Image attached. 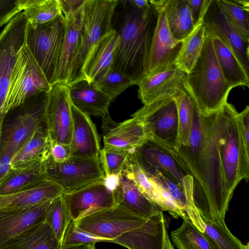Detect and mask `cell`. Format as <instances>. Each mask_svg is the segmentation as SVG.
<instances>
[{
	"instance_id": "6da1fadb",
	"label": "cell",
	"mask_w": 249,
	"mask_h": 249,
	"mask_svg": "<svg viewBox=\"0 0 249 249\" xmlns=\"http://www.w3.org/2000/svg\"><path fill=\"white\" fill-rule=\"evenodd\" d=\"M215 117V112L195 117L188 144L176 151L193 177V199L201 219L223 223L231 198L222 176Z\"/></svg>"
},
{
	"instance_id": "7a4b0ae2",
	"label": "cell",
	"mask_w": 249,
	"mask_h": 249,
	"mask_svg": "<svg viewBox=\"0 0 249 249\" xmlns=\"http://www.w3.org/2000/svg\"><path fill=\"white\" fill-rule=\"evenodd\" d=\"M120 2L122 8L121 20L119 28L115 29L119 35V42L111 68L137 85L146 75L158 11L151 4L146 9L140 10L129 0Z\"/></svg>"
},
{
	"instance_id": "3957f363",
	"label": "cell",
	"mask_w": 249,
	"mask_h": 249,
	"mask_svg": "<svg viewBox=\"0 0 249 249\" xmlns=\"http://www.w3.org/2000/svg\"><path fill=\"white\" fill-rule=\"evenodd\" d=\"M215 131L225 188L231 199L242 180L249 178V150L240 129L239 113L227 102L215 112Z\"/></svg>"
},
{
	"instance_id": "277c9868",
	"label": "cell",
	"mask_w": 249,
	"mask_h": 249,
	"mask_svg": "<svg viewBox=\"0 0 249 249\" xmlns=\"http://www.w3.org/2000/svg\"><path fill=\"white\" fill-rule=\"evenodd\" d=\"M185 86L201 115L219 110L227 102L229 94L233 89L221 71L210 33L206 28L201 52L193 67L186 74Z\"/></svg>"
},
{
	"instance_id": "5b68a950",
	"label": "cell",
	"mask_w": 249,
	"mask_h": 249,
	"mask_svg": "<svg viewBox=\"0 0 249 249\" xmlns=\"http://www.w3.org/2000/svg\"><path fill=\"white\" fill-rule=\"evenodd\" d=\"M117 0H85L78 53L72 63L68 86L83 80V70L93 46L112 27Z\"/></svg>"
},
{
	"instance_id": "8992f818",
	"label": "cell",
	"mask_w": 249,
	"mask_h": 249,
	"mask_svg": "<svg viewBox=\"0 0 249 249\" xmlns=\"http://www.w3.org/2000/svg\"><path fill=\"white\" fill-rule=\"evenodd\" d=\"M44 73L25 44L18 51L11 72L7 94L2 107L6 115L27 99L51 89Z\"/></svg>"
},
{
	"instance_id": "52a82bcc",
	"label": "cell",
	"mask_w": 249,
	"mask_h": 249,
	"mask_svg": "<svg viewBox=\"0 0 249 249\" xmlns=\"http://www.w3.org/2000/svg\"><path fill=\"white\" fill-rule=\"evenodd\" d=\"M65 30L63 13L46 23L28 22L26 28L25 44L52 86Z\"/></svg>"
},
{
	"instance_id": "ba28073f",
	"label": "cell",
	"mask_w": 249,
	"mask_h": 249,
	"mask_svg": "<svg viewBox=\"0 0 249 249\" xmlns=\"http://www.w3.org/2000/svg\"><path fill=\"white\" fill-rule=\"evenodd\" d=\"M47 93H38L17 107L18 112L12 122L2 130L0 155L9 153L14 156L30 140L44 122Z\"/></svg>"
},
{
	"instance_id": "9c48e42d",
	"label": "cell",
	"mask_w": 249,
	"mask_h": 249,
	"mask_svg": "<svg viewBox=\"0 0 249 249\" xmlns=\"http://www.w3.org/2000/svg\"><path fill=\"white\" fill-rule=\"evenodd\" d=\"M131 116L141 122L149 138L176 151L178 120L174 99L166 98L143 105Z\"/></svg>"
},
{
	"instance_id": "30bf717a",
	"label": "cell",
	"mask_w": 249,
	"mask_h": 249,
	"mask_svg": "<svg viewBox=\"0 0 249 249\" xmlns=\"http://www.w3.org/2000/svg\"><path fill=\"white\" fill-rule=\"evenodd\" d=\"M143 172L156 171L165 174L183 188V179L191 175L175 150L149 138L129 152Z\"/></svg>"
},
{
	"instance_id": "8fae6325",
	"label": "cell",
	"mask_w": 249,
	"mask_h": 249,
	"mask_svg": "<svg viewBox=\"0 0 249 249\" xmlns=\"http://www.w3.org/2000/svg\"><path fill=\"white\" fill-rule=\"evenodd\" d=\"M47 177L64 190V192L79 189L94 182L105 179L99 159L71 156L65 161L47 160Z\"/></svg>"
},
{
	"instance_id": "7c38bea8",
	"label": "cell",
	"mask_w": 249,
	"mask_h": 249,
	"mask_svg": "<svg viewBox=\"0 0 249 249\" xmlns=\"http://www.w3.org/2000/svg\"><path fill=\"white\" fill-rule=\"evenodd\" d=\"M148 218L136 216L116 204L74 221L80 229L111 242L123 233L142 226Z\"/></svg>"
},
{
	"instance_id": "4fadbf2b",
	"label": "cell",
	"mask_w": 249,
	"mask_h": 249,
	"mask_svg": "<svg viewBox=\"0 0 249 249\" xmlns=\"http://www.w3.org/2000/svg\"><path fill=\"white\" fill-rule=\"evenodd\" d=\"M44 122L51 141L70 145L73 120L68 86L53 84L47 93Z\"/></svg>"
},
{
	"instance_id": "5bb4252c",
	"label": "cell",
	"mask_w": 249,
	"mask_h": 249,
	"mask_svg": "<svg viewBox=\"0 0 249 249\" xmlns=\"http://www.w3.org/2000/svg\"><path fill=\"white\" fill-rule=\"evenodd\" d=\"M149 1L158 11V16L145 76L158 73L175 66L183 43V41L176 39L171 33L164 11L157 0Z\"/></svg>"
},
{
	"instance_id": "9a60e30c",
	"label": "cell",
	"mask_w": 249,
	"mask_h": 249,
	"mask_svg": "<svg viewBox=\"0 0 249 249\" xmlns=\"http://www.w3.org/2000/svg\"><path fill=\"white\" fill-rule=\"evenodd\" d=\"M63 196L73 221L116 204L114 191L106 185L105 179L74 191L64 192Z\"/></svg>"
},
{
	"instance_id": "2e32d148",
	"label": "cell",
	"mask_w": 249,
	"mask_h": 249,
	"mask_svg": "<svg viewBox=\"0 0 249 249\" xmlns=\"http://www.w3.org/2000/svg\"><path fill=\"white\" fill-rule=\"evenodd\" d=\"M186 74L175 65L167 71L145 76L137 85L138 98L143 105L174 99L185 89Z\"/></svg>"
},
{
	"instance_id": "e0dca14e",
	"label": "cell",
	"mask_w": 249,
	"mask_h": 249,
	"mask_svg": "<svg viewBox=\"0 0 249 249\" xmlns=\"http://www.w3.org/2000/svg\"><path fill=\"white\" fill-rule=\"evenodd\" d=\"M102 130L104 148L112 150L129 152L149 138L142 124L133 117L118 123L107 115L103 118Z\"/></svg>"
},
{
	"instance_id": "ac0fdd59",
	"label": "cell",
	"mask_w": 249,
	"mask_h": 249,
	"mask_svg": "<svg viewBox=\"0 0 249 249\" xmlns=\"http://www.w3.org/2000/svg\"><path fill=\"white\" fill-rule=\"evenodd\" d=\"M83 4L75 11L62 13L65 22V34L53 85L60 84L68 86L71 66L79 47Z\"/></svg>"
},
{
	"instance_id": "d6986e66",
	"label": "cell",
	"mask_w": 249,
	"mask_h": 249,
	"mask_svg": "<svg viewBox=\"0 0 249 249\" xmlns=\"http://www.w3.org/2000/svg\"><path fill=\"white\" fill-rule=\"evenodd\" d=\"M52 201L25 208H0V249L28 228L43 222Z\"/></svg>"
},
{
	"instance_id": "ffe728a7",
	"label": "cell",
	"mask_w": 249,
	"mask_h": 249,
	"mask_svg": "<svg viewBox=\"0 0 249 249\" xmlns=\"http://www.w3.org/2000/svg\"><path fill=\"white\" fill-rule=\"evenodd\" d=\"M163 212L158 211L142 226L123 233L111 243L128 249H164L167 230Z\"/></svg>"
},
{
	"instance_id": "44dd1931",
	"label": "cell",
	"mask_w": 249,
	"mask_h": 249,
	"mask_svg": "<svg viewBox=\"0 0 249 249\" xmlns=\"http://www.w3.org/2000/svg\"><path fill=\"white\" fill-rule=\"evenodd\" d=\"M204 23L219 36L249 75V42L244 39L231 25L215 0H212L205 15Z\"/></svg>"
},
{
	"instance_id": "7402d4cb",
	"label": "cell",
	"mask_w": 249,
	"mask_h": 249,
	"mask_svg": "<svg viewBox=\"0 0 249 249\" xmlns=\"http://www.w3.org/2000/svg\"><path fill=\"white\" fill-rule=\"evenodd\" d=\"M73 129L70 143L71 156L99 159L101 147L100 137L89 116L71 103Z\"/></svg>"
},
{
	"instance_id": "603a6c76",
	"label": "cell",
	"mask_w": 249,
	"mask_h": 249,
	"mask_svg": "<svg viewBox=\"0 0 249 249\" xmlns=\"http://www.w3.org/2000/svg\"><path fill=\"white\" fill-rule=\"evenodd\" d=\"M64 192L53 180L46 178L13 194L0 196V208H25L53 200Z\"/></svg>"
},
{
	"instance_id": "cb8c5ba5",
	"label": "cell",
	"mask_w": 249,
	"mask_h": 249,
	"mask_svg": "<svg viewBox=\"0 0 249 249\" xmlns=\"http://www.w3.org/2000/svg\"><path fill=\"white\" fill-rule=\"evenodd\" d=\"M114 191L116 204L136 216L147 218L162 211L142 193L125 167L119 176Z\"/></svg>"
},
{
	"instance_id": "d4e9b609",
	"label": "cell",
	"mask_w": 249,
	"mask_h": 249,
	"mask_svg": "<svg viewBox=\"0 0 249 249\" xmlns=\"http://www.w3.org/2000/svg\"><path fill=\"white\" fill-rule=\"evenodd\" d=\"M68 87L71 103L82 112L103 118L108 115V107L113 100L92 82L83 80Z\"/></svg>"
},
{
	"instance_id": "484cf974",
	"label": "cell",
	"mask_w": 249,
	"mask_h": 249,
	"mask_svg": "<svg viewBox=\"0 0 249 249\" xmlns=\"http://www.w3.org/2000/svg\"><path fill=\"white\" fill-rule=\"evenodd\" d=\"M119 35L112 28L103 36L90 51L83 70V79L92 83L100 74L112 68Z\"/></svg>"
},
{
	"instance_id": "4316f807",
	"label": "cell",
	"mask_w": 249,
	"mask_h": 249,
	"mask_svg": "<svg viewBox=\"0 0 249 249\" xmlns=\"http://www.w3.org/2000/svg\"><path fill=\"white\" fill-rule=\"evenodd\" d=\"M205 27L210 33L215 56L225 80L232 88L242 86L249 88V75L236 56L213 30Z\"/></svg>"
},
{
	"instance_id": "83f0119b",
	"label": "cell",
	"mask_w": 249,
	"mask_h": 249,
	"mask_svg": "<svg viewBox=\"0 0 249 249\" xmlns=\"http://www.w3.org/2000/svg\"><path fill=\"white\" fill-rule=\"evenodd\" d=\"M59 241L44 221L28 228L10 240L2 249H60Z\"/></svg>"
},
{
	"instance_id": "f1b7e54d",
	"label": "cell",
	"mask_w": 249,
	"mask_h": 249,
	"mask_svg": "<svg viewBox=\"0 0 249 249\" xmlns=\"http://www.w3.org/2000/svg\"><path fill=\"white\" fill-rule=\"evenodd\" d=\"M163 9L169 29L178 40L183 41L195 28L188 0H157Z\"/></svg>"
},
{
	"instance_id": "f546056e",
	"label": "cell",
	"mask_w": 249,
	"mask_h": 249,
	"mask_svg": "<svg viewBox=\"0 0 249 249\" xmlns=\"http://www.w3.org/2000/svg\"><path fill=\"white\" fill-rule=\"evenodd\" d=\"M51 140L45 125L38 128L30 140L13 156L11 168L30 165L48 160Z\"/></svg>"
},
{
	"instance_id": "4dcf8cb0",
	"label": "cell",
	"mask_w": 249,
	"mask_h": 249,
	"mask_svg": "<svg viewBox=\"0 0 249 249\" xmlns=\"http://www.w3.org/2000/svg\"><path fill=\"white\" fill-rule=\"evenodd\" d=\"M48 178L47 160L11 168L0 182V196L13 194Z\"/></svg>"
},
{
	"instance_id": "1f68e13d",
	"label": "cell",
	"mask_w": 249,
	"mask_h": 249,
	"mask_svg": "<svg viewBox=\"0 0 249 249\" xmlns=\"http://www.w3.org/2000/svg\"><path fill=\"white\" fill-rule=\"evenodd\" d=\"M172 241L178 249H218L213 241L199 231L188 218L171 232Z\"/></svg>"
},
{
	"instance_id": "d6a6232c",
	"label": "cell",
	"mask_w": 249,
	"mask_h": 249,
	"mask_svg": "<svg viewBox=\"0 0 249 249\" xmlns=\"http://www.w3.org/2000/svg\"><path fill=\"white\" fill-rule=\"evenodd\" d=\"M205 32L203 21L183 41L175 65L186 73L193 67L201 52Z\"/></svg>"
},
{
	"instance_id": "836d02e7",
	"label": "cell",
	"mask_w": 249,
	"mask_h": 249,
	"mask_svg": "<svg viewBox=\"0 0 249 249\" xmlns=\"http://www.w3.org/2000/svg\"><path fill=\"white\" fill-rule=\"evenodd\" d=\"M174 99L177 105L178 120L177 151L180 146L189 143L196 104L186 87Z\"/></svg>"
},
{
	"instance_id": "e575fe53",
	"label": "cell",
	"mask_w": 249,
	"mask_h": 249,
	"mask_svg": "<svg viewBox=\"0 0 249 249\" xmlns=\"http://www.w3.org/2000/svg\"><path fill=\"white\" fill-rule=\"evenodd\" d=\"M19 4L30 24L46 23L62 14L60 0H19Z\"/></svg>"
},
{
	"instance_id": "d590c367",
	"label": "cell",
	"mask_w": 249,
	"mask_h": 249,
	"mask_svg": "<svg viewBox=\"0 0 249 249\" xmlns=\"http://www.w3.org/2000/svg\"><path fill=\"white\" fill-rule=\"evenodd\" d=\"M219 9L236 31L245 40L249 42V9L234 0H215Z\"/></svg>"
},
{
	"instance_id": "8d00e7d4",
	"label": "cell",
	"mask_w": 249,
	"mask_h": 249,
	"mask_svg": "<svg viewBox=\"0 0 249 249\" xmlns=\"http://www.w3.org/2000/svg\"><path fill=\"white\" fill-rule=\"evenodd\" d=\"M125 167L142 193L163 211L169 212L168 206L156 186L149 179L129 153Z\"/></svg>"
},
{
	"instance_id": "74e56055",
	"label": "cell",
	"mask_w": 249,
	"mask_h": 249,
	"mask_svg": "<svg viewBox=\"0 0 249 249\" xmlns=\"http://www.w3.org/2000/svg\"><path fill=\"white\" fill-rule=\"evenodd\" d=\"M202 220L204 223V233L218 249H249V243L244 245L231 232L225 222Z\"/></svg>"
},
{
	"instance_id": "f35d334b",
	"label": "cell",
	"mask_w": 249,
	"mask_h": 249,
	"mask_svg": "<svg viewBox=\"0 0 249 249\" xmlns=\"http://www.w3.org/2000/svg\"><path fill=\"white\" fill-rule=\"evenodd\" d=\"M71 220L63 194L52 200L46 211L44 221L50 227L61 244Z\"/></svg>"
},
{
	"instance_id": "ab89813d",
	"label": "cell",
	"mask_w": 249,
	"mask_h": 249,
	"mask_svg": "<svg viewBox=\"0 0 249 249\" xmlns=\"http://www.w3.org/2000/svg\"><path fill=\"white\" fill-rule=\"evenodd\" d=\"M92 83L112 100L134 85L128 77L112 68L100 74Z\"/></svg>"
},
{
	"instance_id": "60d3db41",
	"label": "cell",
	"mask_w": 249,
	"mask_h": 249,
	"mask_svg": "<svg viewBox=\"0 0 249 249\" xmlns=\"http://www.w3.org/2000/svg\"><path fill=\"white\" fill-rule=\"evenodd\" d=\"M129 152L118 151L103 148L101 149L99 159L105 177L119 176L125 167Z\"/></svg>"
},
{
	"instance_id": "b9f144b4",
	"label": "cell",
	"mask_w": 249,
	"mask_h": 249,
	"mask_svg": "<svg viewBox=\"0 0 249 249\" xmlns=\"http://www.w3.org/2000/svg\"><path fill=\"white\" fill-rule=\"evenodd\" d=\"M100 242H110V241L80 229L76 226L74 221L71 220L65 231L61 245L62 248Z\"/></svg>"
},
{
	"instance_id": "7bdbcfd3",
	"label": "cell",
	"mask_w": 249,
	"mask_h": 249,
	"mask_svg": "<svg viewBox=\"0 0 249 249\" xmlns=\"http://www.w3.org/2000/svg\"><path fill=\"white\" fill-rule=\"evenodd\" d=\"M21 11L19 0H0V27Z\"/></svg>"
},
{
	"instance_id": "ee69618b",
	"label": "cell",
	"mask_w": 249,
	"mask_h": 249,
	"mask_svg": "<svg viewBox=\"0 0 249 249\" xmlns=\"http://www.w3.org/2000/svg\"><path fill=\"white\" fill-rule=\"evenodd\" d=\"M212 0H188L193 22L196 27L204 21Z\"/></svg>"
},
{
	"instance_id": "f6af8a7d",
	"label": "cell",
	"mask_w": 249,
	"mask_h": 249,
	"mask_svg": "<svg viewBox=\"0 0 249 249\" xmlns=\"http://www.w3.org/2000/svg\"><path fill=\"white\" fill-rule=\"evenodd\" d=\"M71 156L70 145L51 141L50 155L48 160L55 162H61Z\"/></svg>"
},
{
	"instance_id": "bcb514c9",
	"label": "cell",
	"mask_w": 249,
	"mask_h": 249,
	"mask_svg": "<svg viewBox=\"0 0 249 249\" xmlns=\"http://www.w3.org/2000/svg\"><path fill=\"white\" fill-rule=\"evenodd\" d=\"M240 132L246 149L249 150V106L239 113Z\"/></svg>"
},
{
	"instance_id": "7dc6e473",
	"label": "cell",
	"mask_w": 249,
	"mask_h": 249,
	"mask_svg": "<svg viewBox=\"0 0 249 249\" xmlns=\"http://www.w3.org/2000/svg\"><path fill=\"white\" fill-rule=\"evenodd\" d=\"M13 156V155L9 153L0 155V182L11 169Z\"/></svg>"
},
{
	"instance_id": "c3c4849f",
	"label": "cell",
	"mask_w": 249,
	"mask_h": 249,
	"mask_svg": "<svg viewBox=\"0 0 249 249\" xmlns=\"http://www.w3.org/2000/svg\"><path fill=\"white\" fill-rule=\"evenodd\" d=\"M85 0H60L62 13L74 11L80 7Z\"/></svg>"
},
{
	"instance_id": "681fc988",
	"label": "cell",
	"mask_w": 249,
	"mask_h": 249,
	"mask_svg": "<svg viewBox=\"0 0 249 249\" xmlns=\"http://www.w3.org/2000/svg\"><path fill=\"white\" fill-rule=\"evenodd\" d=\"M130 2L137 9L145 10L150 6L149 0H129Z\"/></svg>"
},
{
	"instance_id": "f907efd6",
	"label": "cell",
	"mask_w": 249,
	"mask_h": 249,
	"mask_svg": "<svg viewBox=\"0 0 249 249\" xmlns=\"http://www.w3.org/2000/svg\"><path fill=\"white\" fill-rule=\"evenodd\" d=\"M164 249H174L173 246L171 244L168 232L166 235L165 243Z\"/></svg>"
},
{
	"instance_id": "816d5d0a",
	"label": "cell",
	"mask_w": 249,
	"mask_h": 249,
	"mask_svg": "<svg viewBox=\"0 0 249 249\" xmlns=\"http://www.w3.org/2000/svg\"><path fill=\"white\" fill-rule=\"evenodd\" d=\"M234 1L238 4L249 9V0H234Z\"/></svg>"
}]
</instances>
